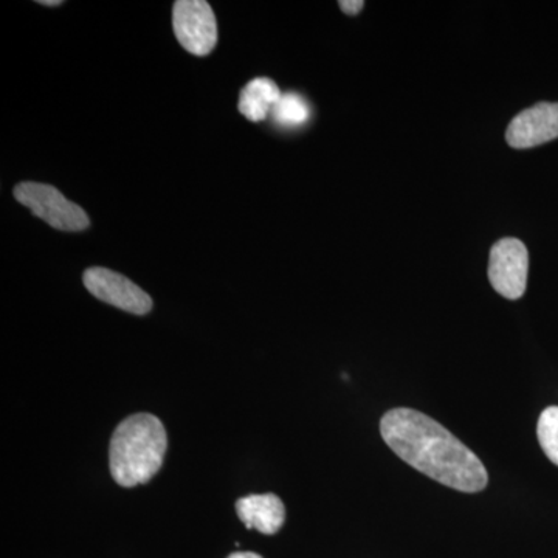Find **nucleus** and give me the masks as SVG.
Returning <instances> with one entry per match:
<instances>
[{"mask_svg":"<svg viewBox=\"0 0 558 558\" xmlns=\"http://www.w3.org/2000/svg\"><path fill=\"white\" fill-rule=\"evenodd\" d=\"M381 438L411 468L444 486L468 494L484 490L487 470L480 458L435 418L411 409L388 411Z\"/></svg>","mask_w":558,"mask_h":558,"instance_id":"obj_1","label":"nucleus"},{"mask_svg":"<svg viewBox=\"0 0 558 558\" xmlns=\"http://www.w3.org/2000/svg\"><path fill=\"white\" fill-rule=\"evenodd\" d=\"M167 449V429L160 418L148 413L132 414L110 439V475L121 487L148 483L163 465Z\"/></svg>","mask_w":558,"mask_h":558,"instance_id":"obj_2","label":"nucleus"},{"mask_svg":"<svg viewBox=\"0 0 558 558\" xmlns=\"http://www.w3.org/2000/svg\"><path fill=\"white\" fill-rule=\"evenodd\" d=\"M14 199L31 208L53 229L61 231H83L90 226L89 216L80 205L62 196L54 186L38 182H22L14 186Z\"/></svg>","mask_w":558,"mask_h":558,"instance_id":"obj_3","label":"nucleus"},{"mask_svg":"<svg viewBox=\"0 0 558 558\" xmlns=\"http://www.w3.org/2000/svg\"><path fill=\"white\" fill-rule=\"evenodd\" d=\"M172 27L180 46L196 57H207L218 44V22L205 0H179L172 9Z\"/></svg>","mask_w":558,"mask_h":558,"instance_id":"obj_4","label":"nucleus"},{"mask_svg":"<svg viewBox=\"0 0 558 558\" xmlns=\"http://www.w3.org/2000/svg\"><path fill=\"white\" fill-rule=\"evenodd\" d=\"M529 253L515 238H505L490 250L488 281L499 295L519 300L527 288Z\"/></svg>","mask_w":558,"mask_h":558,"instance_id":"obj_5","label":"nucleus"},{"mask_svg":"<svg viewBox=\"0 0 558 558\" xmlns=\"http://www.w3.org/2000/svg\"><path fill=\"white\" fill-rule=\"evenodd\" d=\"M84 286L95 299L105 301L110 306L134 315H146L153 310V300L137 284L105 267H90L84 271Z\"/></svg>","mask_w":558,"mask_h":558,"instance_id":"obj_6","label":"nucleus"},{"mask_svg":"<svg viewBox=\"0 0 558 558\" xmlns=\"http://www.w3.org/2000/svg\"><path fill=\"white\" fill-rule=\"evenodd\" d=\"M558 138V102H538L510 121L506 140L515 149L535 148Z\"/></svg>","mask_w":558,"mask_h":558,"instance_id":"obj_7","label":"nucleus"},{"mask_svg":"<svg viewBox=\"0 0 558 558\" xmlns=\"http://www.w3.org/2000/svg\"><path fill=\"white\" fill-rule=\"evenodd\" d=\"M236 512L245 526L266 535L277 534L286 520L284 505L274 494L250 495L238 499Z\"/></svg>","mask_w":558,"mask_h":558,"instance_id":"obj_8","label":"nucleus"},{"mask_svg":"<svg viewBox=\"0 0 558 558\" xmlns=\"http://www.w3.org/2000/svg\"><path fill=\"white\" fill-rule=\"evenodd\" d=\"M282 97L275 81L256 78L241 90L240 112L250 121H263L274 112Z\"/></svg>","mask_w":558,"mask_h":558,"instance_id":"obj_9","label":"nucleus"},{"mask_svg":"<svg viewBox=\"0 0 558 558\" xmlns=\"http://www.w3.org/2000/svg\"><path fill=\"white\" fill-rule=\"evenodd\" d=\"M271 116L279 126L292 130L307 123L311 119V108L301 95L289 92L279 98Z\"/></svg>","mask_w":558,"mask_h":558,"instance_id":"obj_10","label":"nucleus"},{"mask_svg":"<svg viewBox=\"0 0 558 558\" xmlns=\"http://www.w3.org/2000/svg\"><path fill=\"white\" fill-rule=\"evenodd\" d=\"M537 436L539 447L558 468V407H549L539 414Z\"/></svg>","mask_w":558,"mask_h":558,"instance_id":"obj_11","label":"nucleus"},{"mask_svg":"<svg viewBox=\"0 0 558 558\" xmlns=\"http://www.w3.org/2000/svg\"><path fill=\"white\" fill-rule=\"evenodd\" d=\"M341 11H344L347 14H351V16H355L360 11L365 7V2L362 0H343V2L339 3Z\"/></svg>","mask_w":558,"mask_h":558,"instance_id":"obj_12","label":"nucleus"},{"mask_svg":"<svg viewBox=\"0 0 558 558\" xmlns=\"http://www.w3.org/2000/svg\"><path fill=\"white\" fill-rule=\"evenodd\" d=\"M229 558H263V557L258 556V554H255V553H236V554H231V556Z\"/></svg>","mask_w":558,"mask_h":558,"instance_id":"obj_13","label":"nucleus"},{"mask_svg":"<svg viewBox=\"0 0 558 558\" xmlns=\"http://www.w3.org/2000/svg\"><path fill=\"white\" fill-rule=\"evenodd\" d=\"M40 5H44V7H58V5H61V0H40Z\"/></svg>","mask_w":558,"mask_h":558,"instance_id":"obj_14","label":"nucleus"}]
</instances>
